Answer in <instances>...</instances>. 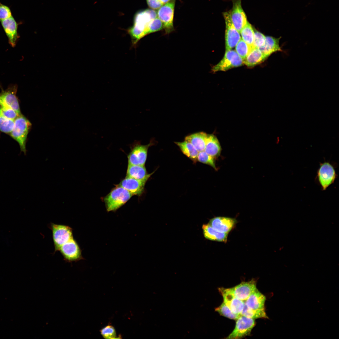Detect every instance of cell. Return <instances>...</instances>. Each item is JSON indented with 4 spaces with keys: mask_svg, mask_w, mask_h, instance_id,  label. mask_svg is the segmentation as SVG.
I'll return each instance as SVG.
<instances>
[{
    "mask_svg": "<svg viewBox=\"0 0 339 339\" xmlns=\"http://www.w3.org/2000/svg\"><path fill=\"white\" fill-rule=\"evenodd\" d=\"M160 0L161 2V3L163 4H165L168 3L171 0Z\"/></svg>",
    "mask_w": 339,
    "mask_h": 339,
    "instance_id": "cell-39",
    "label": "cell"
},
{
    "mask_svg": "<svg viewBox=\"0 0 339 339\" xmlns=\"http://www.w3.org/2000/svg\"><path fill=\"white\" fill-rule=\"evenodd\" d=\"M266 58L259 48H254L243 60V63L249 67H253L263 62Z\"/></svg>",
    "mask_w": 339,
    "mask_h": 339,
    "instance_id": "cell-25",
    "label": "cell"
},
{
    "mask_svg": "<svg viewBox=\"0 0 339 339\" xmlns=\"http://www.w3.org/2000/svg\"><path fill=\"white\" fill-rule=\"evenodd\" d=\"M148 6L153 9L159 8L164 5L160 0H146Z\"/></svg>",
    "mask_w": 339,
    "mask_h": 339,
    "instance_id": "cell-38",
    "label": "cell"
},
{
    "mask_svg": "<svg viewBox=\"0 0 339 339\" xmlns=\"http://www.w3.org/2000/svg\"><path fill=\"white\" fill-rule=\"evenodd\" d=\"M215 310L221 315L235 320L241 315L234 313L223 302L220 305L215 308Z\"/></svg>",
    "mask_w": 339,
    "mask_h": 339,
    "instance_id": "cell-30",
    "label": "cell"
},
{
    "mask_svg": "<svg viewBox=\"0 0 339 339\" xmlns=\"http://www.w3.org/2000/svg\"><path fill=\"white\" fill-rule=\"evenodd\" d=\"M153 173L148 174L144 165L128 164L126 176L139 180H148Z\"/></svg>",
    "mask_w": 339,
    "mask_h": 339,
    "instance_id": "cell-22",
    "label": "cell"
},
{
    "mask_svg": "<svg viewBox=\"0 0 339 339\" xmlns=\"http://www.w3.org/2000/svg\"><path fill=\"white\" fill-rule=\"evenodd\" d=\"M266 36L262 33L257 30L254 31V48H259L265 43Z\"/></svg>",
    "mask_w": 339,
    "mask_h": 339,
    "instance_id": "cell-36",
    "label": "cell"
},
{
    "mask_svg": "<svg viewBox=\"0 0 339 339\" xmlns=\"http://www.w3.org/2000/svg\"><path fill=\"white\" fill-rule=\"evenodd\" d=\"M232 8L230 10V17L235 28L240 33L248 21L241 5V0H232Z\"/></svg>",
    "mask_w": 339,
    "mask_h": 339,
    "instance_id": "cell-14",
    "label": "cell"
},
{
    "mask_svg": "<svg viewBox=\"0 0 339 339\" xmlns=\"http://www.w3.org/2000/svg\"><path fill=\"white\" fill-rule=\"evenodd\" d=\"M242 39L252 49L254 48V30L251 24L248 21L240 32Z\"/></svg>",
    "mask_w": 339,
    "mask_h": 339,
    "instance_id": "cell-27",
    "label": "cell"
},
{
    "mask_svg": "<svg viewBox=\"0 0 339 339\" xmlns=\"http://www.w3.org/2000/svg\"><path fill=\"white\" fill-rule=\"evenodd\" d=\"M13 130L9 135L19 144L20 151L26 155V143L28 134L32 126L30 121L22 114L14 120Z\"/></svg>",
    "mask_w": 339,
    "mask_h": 339,
    "instance_id": "cell-1",
    "label": "cell"
},
{
    "mask_svg": "<svg viewBox=\"0 0 339 339\" xmlns=\"http://www.w3.org/2000/svg\"><path fill=\"white\" fill-rule=\"evenodd\" d=\"M175 143L185 156L194 162L197 161L199 152L191 143L186 140Z\"/></svg>",
    "mask_w": 339,
    "mask_h": 339,
    "instance_id": "cell-26",
    "label": "cell"
},
{
    "mask_svg": "<svg viewBox=\"0 0 339 339\" xmlns=\"http://www.w3.org/2000/svg\"><path fill=\"white\" fill-rule=\"evenodd\" d=\"M240 315L253 319L268 318L265 310H255L249 309L245 305V303Z\"/></svg>",
    "mask_w": 339,
    "mask_h": 339,
    "instance_id": "cell-28",
    "label": "cell"
},
{
    "mask_svg": "<svg viewBox=\"0 0 339 339\" xmlns=\"http://www.w3.org/2000/svg\"><path fill=\"white\" fill-rule=\"evenodd\" d=\"M251 49L242 39L235 46V51L243 60L245 58Z\"/></svg>",
    "mask_w": 339,
    "mask_h": 339,
    "instance_id": "cell-32",
    "label": "cell"
},
{
    "mask_svg": "<svg viewBox=\"0 0 339 339\" xmlns=\"http://www.w3.org/2000/svg\"><path fill=\"white\" fill-rule=\"evenodd\" d=\"M14 120L5 116L0 108V131L9 135L13 129Z\"/></svg>",
    "mask_w": 339,
    "mask_h": 339,
    "instance_id": "cell-29",
    "label": "cell"
},
{
    "mask_svg": "<svg viewBox=\"0 0 339 339\" xmlns=\"http://www.w3.org/2000/svg\"><path fill=\"white\" fill-rule=\"evenodd\" d=\"M157 17V13L153 9H147L140 11L135 15L134 24L132 27L139 32L142 37L145 36V29L149 22Z\"/></svg>",
    "mask_w": 339,
    "mask_h": 339,
    "instance_id": "cell-12",
    "label": "cell"
},
{
    "mask_svg": "<svg viewBox=\"0 0 339 339\" xmlns=\"http://www.w3.org/2000/svg\"><path fill=\"white\" fill-rule=\"evenodd\" d=\"M132 196L129 191L119 185L116 186L103 198L107 211H116L125 204Z\"/></svg>",
    "mask_w": 339,
    "mask_h": 339,
    "instance_id": "cell-2",
    "label": "cell"
},
{
    "mask_svg": "<svg viewBox=\"0 0 339 339\" xmlns=\"http://www.w3.org/2000/svg\"><path fill=\"white\" fill-rule=\"evenodd\" d=\"M148 180H139L126 176L120 183L119 186L124 188L133 195L140 196L143 192Z\"/></svg>",
    "mask_w": 339,
    "mask_h": 339,
    "instance_id": "cell-17",
    "label": "cell"
},
{
    "mask_svg": "<svg viewBox=\"0 0 339 339\" xmlns=\"http://www.w3.org/2000/svg\"><path fill=\"white\" fill-rule=\"evenodd\" d=\"M236 320L234 329L226 339H240L249 336L256 325L255 319L242 315Z\"/></svg>",
    "mask_w": 339,
    "mask_h": 339,
    "instance_id": "cell-6",
    "label": "cell"
},
{
    "mask_svg": "<svg viewBox=\"0 0 339 339\" xmlns=\"http://www.w3.org/2000/svg\"><path fill=\"white\" fill-rule=\"evenodd\" d=\"M163 29L162 23L160 20L157 17L150 21L147 25L144 30L145 35L160 31Z\"/></svg>",
    "mask_w": 339,
    "mask_h": 339,
    "instance_id": "cell-31",
    "label": "cell"
},
{
    "mask_svg": "<svg viewBox=\"0 0 339 339\" xmlns=\"http://www.w3.org/2000/svg\"><path fill=\"white\" fill-rule=\"evenodd\" d=\"M0 108L3 115L8 119L14 120L19 115L13 109L6 105L0 104Z\"/></svg>",
    "mask_w": 339,
    "mask_h": 339,
    "instance_id": "cell-35",
    "label": "cell"
},
{
    "mask_svg": "<svg viewBox=\"0 0 339 339\" xmlns=\"http://www.w3.org/2000/svg\"><path fill=\"white\" fill-rule=\"evenodd\" d=\"M203 234L207 239L214 241L226 243L228 234L219 232L213 228L209 223L202 226Z\"/></svg>",
    "mask_w": 339,
    "mask_h": 339,
    "instance_id": "cell-20",
    "label": "cell"
},
{
    "mask_svg": "<svg viewBox=\"0 0 339 339\" xmlns=\"http://www.w3.org/2000/svg\"><path fill=\"white\" fill-rule=\"evenodd\" d=\"M152 141L143 145L141 144L140 141L136 140L131 144V150L127 156L128 164L145 165L148 148L153 144Z\"/></svg>",
    "mask_w": 339,
    "mask_h": 339,
    "instance_id": "cell-4",
    "label": "cell"
},
{
    "mask_svg": "<svg viewBox=\"0 0 339 339\" xmlns=\"http://www.w3.org/2000/svg\"><path fill=\"white\" fill-rule=\"evenodd\" d=\"M266 297L256 288L244 301L245 305L249 309L255 310H265Z\"/></svg>",
    "mask_w": 339,
    "mask_h": 339,
    "instance_id": "cell-19",
    "label": "cell"
},
{
    "mask_svg": "<svg viewBox=\"0 0 339 339\" xmlns=\"http://www.w3.org/2000/svg\"><path fill=\"white\" fill-rule=\"evenodd\" d=\"M223 15L226 26V51H228L234 47L241 38L239 33L232 23L230 17V10L224 12Z\"/></svg>",
    "mask_w": 339,
    "mask_h": 339,
    "instance_id": "cell-9",
    "label": "cell"
},
{
    "mask_svg": "<svg viewBox=\"0 0 339 339\" xmlns=\"http://www.w3.org/2000/svg\"><path fill=\"white\" fill-rule=\"evenodd\" d=\"M65 261L69 263L76 262L84 259L82 250L77 241L73 238L63 244L58 251Z\"/></svg>",
    "mask_w": 339,
    "mask_h": 339,
    "instance_id": "cell-8",
    "label": "cell"
},
{
    "mask_svg": "<svg viewBox=\"0 0 339 339\" xmlns=\"http://www.w3.org/2000/svg\"><path fill=\"white\" fill-rule=\"evenodd\" d=\"M0 104L7 105L13 109L19 115L21 114L19 102L16 95L18 85L11 84L5 90L1 87Z\"/></svg>",
    "mask_w": 339,
    "mask_h": 339,
    "instance_id": "cell-11",
    "label": "cell"
},
{
    "mask_svg": "<svg viewBox=\"0 0 339 339\" xmlns=\"http://www.w3.org/2000/svg\"><path fill=\"white\" fill-rule=\"evenodd\" d=\"M207 135L204 132H200L186 136L185 140L191 143L198 152L204 151Z\"/></svg>",
    "mask_w": 339,
    "mask_h": 339,
    "instance_id": "cell-24",
    "label": "cell"
},
{
    "mask_svg": "<svg viewBox=\"0 0 339 339\" xmlns=\"http://www.w3.org/2000/svg\"><path fill=\"white\" fill-rule=\"evenodd\" d=\"M196 160L200 163L208 165L215 170H217L215 159L204 151L198 152Z\"/></svg>",
    "mask_w": 339,
    "mask_h": 339,
    "instance_id": "cell-33",
    "label": "cell"
},
{
    "mask_svg": "<svg viewBox=\"0 0 339 339\" xmlns=\"http://www.w3.org/2000/svg\"><path fill=\"white\" fill-rule=\"evenodd\" d=\"M243 60L236 52L233 50L226 51L223 58L212 69L213 73L226 71L232 68L241 66Z\"/></svg>",
    "mask_w": 339,
    "mask_h": 339,
    "instance_id": "cell-10",
    "label": "cell"
},
{
    "mask_svg": "<svg viewBox=\"0 0 339 339\" xmlns=\"http://www.w3.org/2000/svg\"><path fill=\"white\" fill-rule=\"evenodd\" d=\"M49 228L52 232L54 253L58 251L61 246L73 238V229L68 225L51 223Z\"/></svg>",
    "mask_w": 339,
    "mask_h": 339,
    "instance_id": "cell-3",
    "label": "cell"
},
{
    "mask_svg": "<svg viewBox=\"0 0 339 339\" xmlns=\"http://www.w3.org/2000/svg\"><path fill=\"white\" fill-rule=\"evenodd\" d=\"M221 148L219 143L215 136L207 135L204 151L214 159L220 155Z\"/></svg>",
    "mask_w": 339,
    "mask_h": 339,
    "instance_id": "cell-21",
    "label": "cell"
},
{
    "mask_svg": "<svg viewBox=\"0 0 339 339\" xmlns=\"http://www.w3.org/2000/svg\"><path fill=\"white\" fill-rule=\"evenodd\" d=\"M337 175L334 166L328 162L320 163L316 176V179L322 190H326L334 183Z\"/></svg>",
    "mask_w": 339,
    "mask_h": 339,
    "instance_id": "cell-5",
    "label": "cell"
},
{
    "mask_svg": "<svg viewBox=\"0 0 339 339\" xmlns=\"http://www.w3.org/2000/svg\"><path fill=\"white\" fill-rule=\"evenodd\" d=\"M0 21L8 37L9 43L12 47H15L20 37L18 32L20 22L18 23L13 16Z\"/></svg>",
    "mask_w": 339,
    "mask_h": 339,
    "instance_id": "cell-13",
    "label": "cell"
},
{
    "mask_svg": "<svg viewBox=\"0 0 339 339\" xmlns=\"http://www.w3.org/2000/svg\"><path fill=\"white\" fill-rule=\"evenodd\" d=\"M257 281L252 279L247 282H242L233 287L229 288L230 292L237 299L245 301L256 288Z\"/></svg>",
    "mask_w": 339,
    "mask_h": 339,
    "instance_id": "cell-15",
    "label": "cell"
},
{
    "mask_svg": "<svg viewBox=\"0 0 339 339\" xmlns=\"http://www.w3.org/2000/svg\"><path fill=\"white\" fill-rule=\"evenodd\" d=\"M12 16V13L10 7L0 2V21Z\"/></svg>",
    "mask_w": 339,
    "mask_h": 339,
    "instance_id": "cell-37",
    "label": "cell"
},
{
    "mask_svg": "<svg viewBox=\"0 0 339 339\" xmlns=\"http://www.w3.org/2000/svg\"><path fill=\"white\" fill-rule=\"evenodd\" d=\"M100 334L105 339H119L121 336H117L116 331L112 326L108 325L105 326L100 331Z\"/></svg>",
    "mask_w": 339,
    "mask_h": 339,
    "instance_id": "cell-34",
    "label": "cell"
},
{
    "mask_svg": "<svg viewBox=\"0 0 339 339\" xmlns=\"http://www.w3.org/2000/svg\"><path fill=\"white\" fill-rule=\"evenodd\" d=\"M237 222L234 218L217 217L211 219L208 223L216 230L228 234L234 228Z\"/></svg>",
    "mask_w": 339,
    "mask_h": 339,
    "instance_id": "cell-18",
    "label": "cell"
},
{
    "mask_svg": "<svg viewBox=\"0 0 339 339\" xmlns=\"http://www.w3.org/2000/svg\"><path fill=\"white\" fill-rule=\"evenodd\" d=\"M280 38H276L272 36H266L264 45L259 48L267 58L272 53L277 51H282L279 45Z\"/></svg>",
    "mask_w": 339,
    "mask_h": 339,
    "instance_id": "cell-23",
    "label": "cell"
},
{
    "mask_svg": "<svg viewBox=\"0 0 339 339\" xmlns=\"http://www.w3.org/2000/svg\"><path fill=\"white\" fill-rule=\"evenodd\" d=\"M175 0H171L158 10L157 16L162 22L165 34H169L174 30L173 19Z\"/></svg>",
    "mask_w": 339,
    "mask_h": 339,
    "instance_id": "cell-7",
    "label": "cell"
},
{
    "mask_svg": "<svg viewBox=\"0 0 339 339\" xmlns=\"http://www.w3.org/2000/svg\"><path fill=\"white\" fill-rule=\"evenodd\" d=\"M220 293L222 295L223 302L235 314L240 315L244 306V301L236 298L229 289L220 287L218 288Z\"/></svg>",
    "mask_w": 339,
    "mask_h": 339,
    "instance_id": "cell-16",
    "label": "cell"
}]
</instances>
